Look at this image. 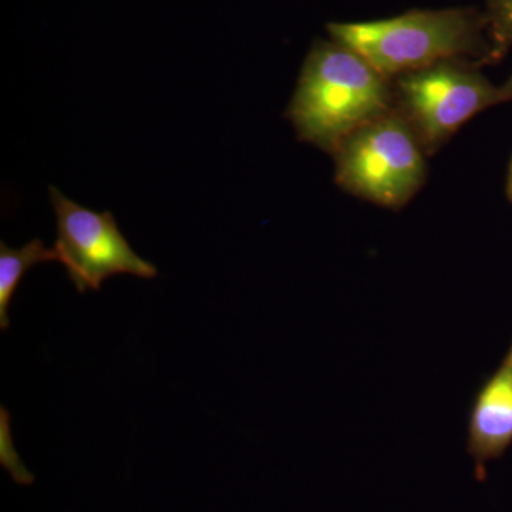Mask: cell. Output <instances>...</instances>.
Wrapping results in <instances>:
<instances>
[{
    "mask_svg": "<svg viewBox=\"0 0 512 512\" xmlns=\"http://www.w3.org/2000/svg\"><path fill=\"white\" fill-rule=\"evenodd\" d=\"M394 109L392 82L349 47L318 42L303 63L286 117L299 140L333 154Z\"/></svg>",
    "mask_w": 512,
    "mask_h": 512,
    "instance_id": "1",
    "label": "cell"
},
{
    "mask_svg": "<svg viewBox=\"0 0 512 512\" xmlns=\"http://www.w3.org/2000/svg\"><path fill=\"white\" fill-rule=\"evenodd\" d=\"M500 89L501 93H503L505 103H508V101H512V74L510 76V79L507 80V82L501 84Z\"/></svg>",
    "mask_w": 512,
    "mask_h": 512,
    "instance_id": "10",
    "label": "cell"
},
{
    "mask_svg": "<svg viewBox=\"0 0 512 512\" xmlns=\"http://www.w3.org/2000/svg\"><path fill=\"white\" fill-rule=\"evenodd\" d=\"M394 109L412 127L427 156H433L468 120L505 103L476 64L443 62L390 80Z\"/></svg>",
    "mask_w": 512,
    "mask_h": 512,
    "instance_id": "4",
    "label": "cell"
},
{
    "mask_svg": "<svg viewBox=\"0 0 512 512\" xmlns=\"http://www.w3.org/2000/svg\"><path fill=\"white\" fill-rule=\"evenodd\" d=\"M511 446L512 343L500 366L478 390L468 414L466 450L478 481L487 478V464L500 460Z\"/></svg>",
    "mask_w": 512,
    "mask_h": 512,
    "instance_id": "6",
    "label": "cell"
},
{
    "mask_svg": "<svg viewBox=\"0 0 512 512\" xmlns=\"http://www.w3.org/2000/svg\"><path fill=\"white\" fill-rule=\"evenodd\" d=\"M49 191L57 225L53 249L79 293L99 291L106 279L116 275L156 278V266L133 251L111 212L84 208L56 187Z\"/></svg>",
    "mask_w": 512,
    "mask_h": 512,
    "instance_id": "5",
    "label": "cell"
},
{
    "mask_svg": "<svg viewBox=\"0 0 512 512\" xmlns=\"http://www.w3.org/2000/svg\"><path fill=\"white\" fill-rule=\"evenodd\" d=\"M333 42L393 80L443 62L491 64L487 18L474 9L414 10L392 19L330 23Z\"/></svg>",
    "mask_w": 512,
    "mask_h": 512,
    "instance_id": "2",
    "label": "cell"
},
{
    "mask_svg": "<svg viewBox=\"0 0 512 512\" xmlns=\"http://www.w3.org/2000/svg\"><path fill=\"white\" fill-rule=\"evenodd\" d=\"M505 195H507V200L512 204V158L510 165H508L507 180H505Z\"/></svg>",
    "mask_w": 512,
    "mask_h": 512,
    "instance_id": "9",
    "label": "cell"
},
{
    "mask_svg": "<svg viewBox=\"0 0 512 512\" xmlns=\"http://www.w3.org/2000/svg\"><path fill=\"white\" fill-rule=\"evenodd\" d=\"M487 32L491 64L500 62L512 47V0H487Z\"/></svg>",
    "mask_w": 512,
    "mask_h": 512,
    "instance_id": "8",
    "label": "cell"
},
{
    "mask_svg": "<svg viewBox=\"0 0 512 512\" xmlns=\"http://www.w3.org/2000/svg\"><path fill=\"white\" fill-rule=\"evenodd\" d=\"M332 157L340 188L389 210L406 207L426 181L429 156L396 109L350 134Z\"/></svg>",
    "mask_w": 512,
    "mask_h": 512,
    "instance_id": "3",
    "label": "cell"
},
{
    "mask_svg": "<svg viewBox=\"0 0 512 512\" xmlns=\"http://www.w3.org/2000/svg\"><path fill=\"white\" fill-rule=\"evenodd\" d=\"M57 261L55 249L33 239L25 247L13 249L0 242V328L9 329V306L23 276L32 266Z\"/></svg>",
    "mask_w": 512,
    "mask_h": 512,
    "instance_id": "7",
    "label": "cell"
}]
</instances>
